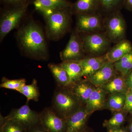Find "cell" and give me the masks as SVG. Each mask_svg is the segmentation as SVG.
Returning a JSON list of instances; mask_svg holds the SVG:
<instances>
[{
  "label": "cell",
  "instance_id": "cell-7",
  "mask_svg": "<svg viewBox=\"0 0 132 132\" xmlns=\"http://www.w3.org/2000/svg\"><path fill=\"white\" fill-rule=\"evenodd\" d=\"M84 35L80 37L85 53L96 55L102 54L110 46L111 42L105 34L98 32Z\"/></svg>",
  "mask_w": 132,
  "mask_h": 132
},
{
  "label": "cell",
  "instance_id": "cell-16",
  "mask_svg": "<svg viewBox=\"0 0 132 132\" xmlns=\"http://www.w3.org/2000/svg\"><path fill=\"white\" fill-rule=\"evenodd\" d=\"M107 61L105 55L85 58L79 61L82 69V77L87 78L101 68Z\"/></svg>",
  "mask_w": 132,
  "mask_h": 132
},
{
  "label": "cell",
  "instance_id": "cell-15",
  "mask_svg": "<svg viewBox=\"0 0 132 132\" xmlns=\"http://www.w3.org/2000/svg\"><path fill=\"white\" fill-rule=\"evenodd\" d=\"M108 94L101 88L96 87L86 103L85 107L87 111L92 113L104 108L106 106Z\"/></svg>",
  "mask_w": 132,
  "mask_h": 132
},
{
  "label": "cell",
  "instance_id": "cell-26",
  "mask_svg": "<svg viewBox=\"0 0 132 132\" xmlns=\"http://www.w3.org/2000/svg\"><path fill=\"white\" fill-rule=\"evenodd\" d=\"M0 132H26L27 129L20 124L13 120L0 121Z\"/></svg>",
  "mask_w": 132,
  "mask_h": 132
},
{
  "label": "cell",
  "instance_id": "cell-22",
  "mask_svg": "<svg viewBox=\"0 0 132 132\" xmlns=\"http://www.w3.org/2000/svg\"><path fill=\"white\" fill-rule=\"evenodd\" d=\"M126 98V94L123 93L111 94L107 100V107L112 111H121L125 106Z\"/></svg>",
  "mask_w": 132,
  "mask_h": 132
},
{
  "label": "cell",
  "instance_id": "cell-3",
  "mask_svg": "<svg viewBox=\"0 0 132 132\" xmlns=\"http://www.w3.org/2000/svg\"><path fill=\"white\" fill-rule=\"evenodd\" d=\"M81 104L67 87L58 86L52 99L53 109L65 120L80 107Z\"/></svg>",
  "mask_w": 132,
  "mask_h": 132
},
{
  "label": "cell",
  "instance_id": "cell-34",
  "mask_svg": "<svg viewBox=\"0 0 132 132\" xmlns=\"http://www.w3.org/2000/svg\"><path fill=\"white\" fill-rule=\"evenodd\" d=\"M108 132H128L125 129L121 127L113 129H108Z\"/></svg>",
  "mask_w": 132,
  "mask_h": 132
},
{
  "label": "cell",
  "instance_id": "cell-29",
  "mask_svg": "<svg viewBox=\"0 0 132 132\" xmlns=\"http://www.w3.org/2000/svg\"><path fill=\"white\" fill-rule=\"evenodd\" d=\"M9 6H17L29 5L31 0H1Z\"/></svg>",
  "mask_w": 132,
  "mask_h": 132
},
{
  "label": "cell",
  "instance_id": "cell-9",
  "mask_svg": "<svg viewBox=\"0 0 132 132\" xmlns=\"http://www.w3.org/2000/svg\"><path fill=\"white\" fill-rule=\"evenodd\" d=\"M76 15V31L79 34L98 32L102 29L104 26L101 17L96 13Z\"/></svg>",
  "mask_w": 132,
  "mask_h": 132
},
{
  "label": "cell",
  "instance_id": "cell-1",
  "mask_svg": "<svg viewBox=\"0 0 132 132\" xmlns=\"http://www.w3.org/2000/svg\"><path fill=\"white\" fill-rule=\"evenodd\" d=\"M46 35L34 20L18 28L16 38L20 49L27 57L43 60L48 59V51Z\"/></svg>",
  "mask_w": 132,
  "mask_h": 132
},
{
  "label": "cell",
  "instance_id": "cell-23",
  "mask_svg": "<svg viewBox=\"0 0 132 132\" xmlns=\"http://www.w3.org/2000/svg\"><path fill=\"white\" fill-rule=\"evenodd\" d=\"M114 64L116 71L126 77L132 70V51Z\"/></svg>",
  "mask_w": 132,
  "mask_h": 132
},
{
  "label": "cell",
  "instance_id": "cell-36",
  "mask_svg": "<svg viewBox=\"0 0 132 132\" xmlns=\"http://www.w3.org/2000/svg\"><path fill=\"white\" fill-rule=\"evenodd\" d=\"M81 132H88L87 131H86V130H85V129H84V130H82V131Z\"/></svg>",
  "mask_w": 132,
  "mask_h": 132
},
{
  "label": "cell",
  "instance_id": "cell-14",
  "mask_svg": "<svg viewBox=\"0 0 132 132\" xmlns=\"http://www.w3.org/2000/svg\"><path fill=\"white\" fill-rule=\"evenodd\" d=\"M31 2L42 14L50 11L69 8L72 4L68 0H31Z\"/></svg>",
  "mask_w": 132,
  "mask_h": 132
},
{
  "label": "cell",
  "instance_id": "cell-20",
  "mask_svg": "<svg viewBox=\"0 0 132 132\" xmlns=\"http://www.w3.org/2000/svg\"><path fill=\"white\" fill-rule=\"evenodd\" d=\"M60 64L68 73L70 78L69 85L81 80L83 71L79 61H62Z\"/></svg>",
  "mask_w": 132,
  "mask_h": 132
},
{
  "label": "cell",
  "instance_id": "cell-28",
  "mask_svg": "<svg viewBox=\"0 0 132 132\" xmlns=\"http://www.w3.org/2000/svg\"><path fill=\"white\" fill-rule=\"evenodd\" d=\"M99 2L100 7L105 11L114 12L123 5V0H99Z\"/></svg>",
  "mask_w": 132,
  "mask_h": 132
},
{
  "label": "cell",
  "instance_id": "cell-30",
  "mask_svg": "<svg viewBox=\"0 0 132 132\" xmlns=\"http://www.w3.org/2000/svg\"><path fill=\"white\" fill-rule=\"evenodd\" d=\"M123 110L127 112H132V90L129 89L126 94V101Z\"/></svg>",
  "mask_w": 132,
  "mask_h": 132
},
{
  "label": "cell",
  "instance_id": "cell-27",
  "mask_svg": "<svg viewBox=\"0 0 132 132\" xmlns=\"http://www.w3.org/2000/svg\"><path fill=\"white\" fill-rule=\"evenodd\" d=\"M2 83L0 85L1 88L16 90L19 92L24 85H26L25 79L10 80L5 77L2 78Z\"/></svg>",
  "mask_w": 132,
  "mask_h": 132
},
{
  "label": "cell",
  "instance_id": "cell-17",
  "mask_svg": "<svg viewBox=\"0 0 132 132\" xmlns=\"http://www.w3.org/2000/svg\"><path fill=\"white\" fill-rule=\"evenodd\" d=\"M100 7L99 0H77L71 7L72 14H88L96 13Z\"/></svg>",
  "mask_w": 132,
  "mask_h": 132
},
{
  "label": "cell",
  "instance_id": "cell-24",
  "mask_svg": "<svg viewBox=\"0 0 132 132\" xmlns=\"http://www.w3.org/2000/svg\"><path fill=\"white\" fill-rule=\"evenodd\" d=\"M19 92L27 97V102L31 100L37 101L39 100V92L37 80L35 79H33L30 85H24Z\"/></svg>",
  "mask_w": 132,
  "mask_h": 132
},
{
  "label": "cell",
  "instance_id": "cell-5",
  "mask_svg": "<svg viewBox=\"0 0 132 132\" xmlns=\"http://www.w3.org/2000/svg\"><path fill=\"white\" fill-rule=\"evenodd\" d=\"M106 35L111 42L117 43L123 40L126 32L125 21L119 10L114 11L104 23Z\"/></svg>",
  "mask_w": 132,
  "mask_h": 132
},
{
  "label": "cell",
  "instance_id": "cell-33",
  "mask_svg": "<svg viewBox=\"0 0 132 132\" xmlns=\"http://www.w3.org/2000/svg\"><path fill=\"white\" fill-rule=\"evenodd\" d=\"M123 5L126 8L132 10V0H123Z\"/></svg>",
  "mask_w": 132,
  "mask_h": 132
},
{
  "label": "cell",
  "instance_id": "cell-12",
  "mask_svg": "<svg viewBox=\"0 0 132 132\" xmlns=\"http://www.w3.org/2000/svg\"><path fill=\"white\" fill-rule=\"evenodd\" d=\"M86 107L80 108L65 120V132H81L85 129L88 119L91 114Z\"/></svg>",
  "mask_w": 132,
  "mask_h": 132
},
{
  "label": "cell",
  "instance_id": "cell-35",
  "mask_svg": "<svg viewBox=\"0 0 132 132\" xmlns=\"http://www.w3.org/2000/svg\"><path fill=\"white\" fill-rule=\"evenodd\" d=\"M129 129H130V132H132V122L130 124Z\"/></svg>",
  "mask_w": 132,
  "mask_h": 132
},
{
  "label": "cell",
  "instance_id": "cell-11",
  "mask_svg": "<svg viewBox=\"0 0 132 132\" xmlns=\"http://www.w3.org/2000/svg\"><path fill=\"white\" fill-rule=\"evenodd\" d=\"M116 71L114 63L107 61L87 80L95 87H101L115 76Z\"/></svg>",
  "mask_w": 132,
  "mask_h": 132
},
{
  "label": "cell",
  "instance_id": "cell-6",
  "mask_svg": "<svg viewBox=\"0 0 132 132\" xmlns=\"http://www.w3.org/2000/svg\"><path fill=\"white\" fill-rule=\"evenodd\" d=\"M9 120L18 122L27 129L40 123V114L32 110L27 102L19 108L12 109L6 117L1 115L0 121Z\"/></svg>",
  "mask_w": 132,
  "mask_h": 132
},
{
  "label": "cell",
  "instance_id": "cell-25",
  "mask_svg": "<svg viewBox=\"0 0 132 132\" xmlns=\"http://www.w3.org/2000/svg\"><path fill=\"white\" fill-rule=\"evenodd\" d=\"M125 120L124 113L121 111L116 112L109 119L106 120L103 123V126L108 130L121 127Z\"/></svg>",
  "mask_w": 132,
  "mask_h": 132
},
{
  "label": "cell",
  "instance_id": "cell-10",
  "mask_svg": "<svg viewBox=\"0 0 132 132\" xmlns=\"http://www.w3.org/2000/svg\"><path fill=\"white\" fill-rule=\"evenodd\" d=\"M40 123L47 132H65V120L53 108H46L40 114Z\"/></svg>",
  "mask_w": 132,
  "mask_h": 132
},
{
  "label": "cell",
  "instance_id": "cell-21",
  "mask_svg": "<svg viewBox=\"0 0 132 132\" xmlns=\"http://www.w3.org/2000/svg\"><path fill=\"white\" fill-rule=\"evenodd\" d=\"M58 86L67 87L70 84V78L68 73L60 64L51 63L48 65Z\"/></svg>",
  "mask_w": 132,
  "mask_h": 132
},
{
  "label": "cell",
  "instance_id": "cell-31",
  "mask_svg": "<svg viewBox=\"0 0 132 132\" xmlns=\"http://www.w3.org/2000/svg\"><path fill=\"white\" fill-rule=\"evenodd\" d=\"M26 132H47L42 127L40 123L27 128Z\"/></svg>",
  "mask_w": 132,
  "mask_h": 132
},
{
  "label": "cell",
  "instance_id": "cell-32",
  "mask_svg": "<svg viewBox=\"0 0 132 132\" xmlns=\"http://www.w3.org/2000/svg\"><path fill=\"white\" fill-rule=\"evenodd\" d=\"M126 81L128 88L132 90V70L126 76Z\"/></svg>",
  "mask_w": 132,
  "mask_h": 132
},
{
  "label": "cell",
  "instance_id": "cell-4",
  "mask_svg": "<svg viewBox=\"0 0 132 132\" xmlns=\"http://www.w3.org/2000/svg\"><path fill=\"white\" fill-rule=\"evenodd\" d=\"M29 5L9 6L2 12L0 19V41H2L8 34L19 28L25 16Z\"/></svg>",
  "mask_w": 132,
  "mask_h": 132
},
{
  "label": "cell",
  "instance_id": "cell-18",
  "mask_svg": "<svg viewBox=\"0 0 132 132\" xmlns=\"http://www.w3.org/2000/svg\"><path fill=\"white\" fill-rule=\"evenodd\" d=\"M132 51V47L130 43L123 40L116 43L105 55L107 61L114 63Z\"/></svg>",
  "mask_w": 132,
  "mask_h": 132
},
{
  "label": "cell",
  "instance_id": "cell-2",
  "mask_svg": "<svg viewBox=\"0 0 132 132\" xmlns=\"http://www.w3.org/2000/svg\"><path fill=\"white\" fill-rule=\"evenodd\" d=\"M71 8L47 12L43 14L45 21V35L49 40L57 41L67 32L70 26Z\"/></svg>",
  "mask_w": 132,
  "mask_h": 132
},
{
  "label": "cell",
  "instance_id": "cell-19",
  "mask_svg": "<svg viewBox=\"0 0 132 132\" xmlns=\"http://www.w3.org/2000/svg\"><path fill=\"white\" fill-rule=\"evenodd\" d=\"M109 94L121 93L126 94L129 89L128 87L126 77L121 75L114 76L108 82L100 87Z\"/></svg>",
  "mask_w": 132,
  "mask_h": 132
},
{
  "label": "cell",
  "instance_id": "cell-8",
  "mask_svg": "<svg viewBox=\"0 0 132 132\" xmlns=\"http://www.w3.org/2000/svg\"><path fill=\"white\" fill-rule=\"evenodd\" d=\"M85 52L82 40L78 32H73L65 48L60 53L62 61H79L83 59Z\"/></svg>",
  "mask_w": 132,
  "mask_h": 132
},
{
  "label": "cell",
  "instance_id": "cell-13",
  "mask_svg": "<svg viewBox=\"0 0 132 132\" xmlns=\"http://www.w3.org/2000/svg\"><path fill=\"white\" fill-rule=\"evenodd\" d=\"M71 93L81 104H86L88 99L96 88L87 80H81L67 87Z\"/></svg>",
  "mask_w": 132,
  "mask_h": 132
}]
</instances>
